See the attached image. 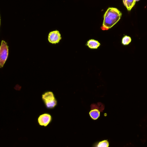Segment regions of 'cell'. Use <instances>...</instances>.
<instances>
[{"label":"cell","instance_id":"8992f818","mask_svg":"<svg viewBox=\"0 0 147 147\" xmlns=\"http://www.w3.org/2000/svg\"><path fill=\"white\" fill-rule=\"evenodd\" d=\"M86 45L91 49H97L100 46V44L97 40L91 39L87 41Z\"/></svg>","mask_w":147,"mask_h":147},{"label":"cell","instance_id":"52a82bcc","mask_svg":"<svg viewBox=\"0 0 147 147\" xmlns=\"http://www.w3.org/2000/svg\"><path fill=\"white\" fill-rule=\"evenodd\" d=\"M123 4L128 11H130L134 7L136 2L135 0H123Z\"/></svg>","mask_w":147,"mask_h":147},{"label":"cell","instance_id":"30bf717a","mask_svg":"<svg viewBox=\"0 0 147 147\" xmlns=\"http://www.w3.org/2000/svg\"><path fill=\"white\" fill-rule=\"evenodd\" d=\"M96 147H109V142L108 140H104L100 142L98 144Z\"/></svg>","mask_w":147,"mask_h":147},{"label":"cell","instance_id":"7a4b0ae2","mask_svg":"<svg viewBox=\"0 0 147 147\" xmlns=\"http://www.w3.org/2000/svg\"><path fill=\"white\" fill-rule=\"evenodd\" d=\"M9 47L6 41L2 40L0 46V68H2L8 57Z\"/></svg>","mask_w":147,"mask_h":147},{"label":"cell","instance_id":"8fae6325","mask_svg":"<svg viewBox=\"0 0 147 147\" xmlns=\"http://www.w3.org/2000/svg\"><path fill=\"white\" fill-rule=\"evenodd\" d=\"M1 16H0V28H1Z\"/></svg>","mask_w":147,"mask_h":147},{"label":"cell","instance_id":"6da1fadb","mask_svg":"<svg viewBox=\"0 0 147 147\" xmlns=\"http://www.w3.org/2000/svg\"><path fill=\"white\" fill-rule=\"evenodd\" d=\"M122 13L116 8L109 7L104 15V20L101 29L108 30L114 26L121 19Z\"/></svg>","mask_w":147,"mask_h":147},{"label":"cell","instance_id":"ba28073f","mask_svg":"<svg viewBox=\"0 0 147 147\" xmlns=\"http://www.w3.org/2000/svg\"><path fill=\"white\" fill-rule=\"evenodd\" d=\"M100 111L98 109L92 110L89 113L90 117L94 120H97L100 116Z\"/></svg>","mask_w":147,"mask_h":147},{"label":"cell","instance_id":"5b68a950","mask_svg":"<svg viewBox=\"0 0 147 147\" xmlns=\"http://www.w3.org/2000/svg\"><path fill=\"white\" fill-rule=\"evenodd\" d=\"M51 115L48 114H45L40 116L38 119V122L40 126L46 127L51 121Z\"/></svg>","mask_w":147,"mask_h":147},{"label":"cell","instance_id":"3957f363","mask_svg":"<svg viewBox=\"0 0 147 147\" xmlns=\"http://www.w3.org/2000/svg\"><path fill=\"white\" fill-rule=\"evenodd\" d=\"M42 99L44 100L46 106L48 109H53L57 105V100L54 97L53 93L51 92H47L43 94Z\"/></svg>","mask_w":147,"mask_h":147},{"label":"cell","instance_id":"7c38bea8","mask_svg":"<svg viewBox=\"0 0 147 147\" xmlns=\"http://www.w3.org/2000/svg\"><path fill=\"white\" fill-rule=\"evenodd\" d=\"M140 1V0H135V1L137 2V1Z\"/></svg>","mask_w":147,"mask_h":147},{"label":"cell","instance_id":"277c9868","mask_svg":"<svg viewBox=\"0 0 147 147\" xmlns=\"http://www.w3.org/2000/svg\"><path fill=\"white\" fill-rule=\"evenodd\" d=\"M61 39V34L57 30L51 32L48 35V40L51 44H57L59 43Z\"/></svg>","mask_w":147,"mask_h":147},{"label":"cell","instance_id":"9c48e42d","mask_svg":"<svg viewBox=\"0 0 147 147\" xmlns=\"http://www.w3.org/2000/svg\"><path fill=\"white\" fill-rule=\"evenodd\" d=\"M132 41L131 37L127 35H125L123 38L122 39V44L123 45H128Z\"/></svg>","mask_w":147,"mask_h":147}]
</instances>
